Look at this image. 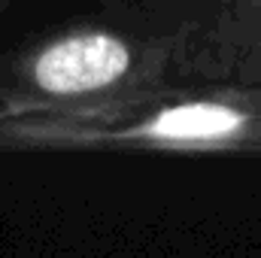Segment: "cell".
<instances>
[{
  "mask_svg": "<svg viewBox=\"0 0 261 258\" xmlns=\"http://www.w3.org/2000/svg\"><path fill=\"white\" fill-rule=\"evenodd\" d=\"M225 6H228V12L231 15H255V18H261V0H222Z\"/></svg>",
  "mask_w": 261,
  "mask_h": 258,
  "instance_id": "7a4b0ae2",
  "label": "cell"
},
{
  "mask_svg": "<svg viewBox=\"0 0 261 258\" xmlns=\"http://www.w3.org/2000/svg\"><path fill=\"white\" fill-rule=\"evenodd\" d=\"M137 70L134 49L113 31H73L43 43L24 64L28 85L52 100H79L119 88Z\"/></svg>",
  "mask_w": 261,
  "mask_h": 258,
  "instance_id": "6da1fadb",
  "label": "cell"
}]
</instances>
